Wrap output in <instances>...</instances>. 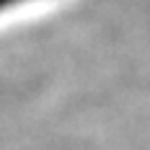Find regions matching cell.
Here are the masks:
<instances>
[{"label": "cell", "mask_w": 150, "mask_h": 150, "mask_svg": "<svg viewBox=\"0 0 150 150\" xmlns=\"http://www.w3.org/2000/svg\"><path fill=\"white\" fill-rule=\"evenodd\" d=\"M26 3H34V0H0V13H8L18 5H26Z\"/></svg>", "instance_id": "cell-1"}]
</instances>
